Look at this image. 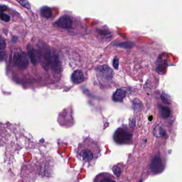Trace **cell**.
I'll return each mask as SVG.
<instances>
[{
    "mask_svg": "<svg viewBox=\"0 0 182 182\" xmlns=\"http://www.w3.org/2000/svg\"><path fill=\"white\" fill-rule=\"evenodd\" d=\"M37 47V52L38 61L44 68L48 70L51 64L52 54L47 45L44 43H39Z\"/></svg>",
    "mask_w": 182,
    "mask_h": 182,
    "instance_id": "cell-2",
    "label": "cell"
},
{
    "mask_svg": "<svg viewBox=\"0 0 182 182\" xmlns=\"http://www.w3.org/2000/svg\"><path fill=\"white\" fill-rule=\"evenodd\" d=\"M113 65H114V68L115 69L118 68V66H119V60L118 58H115L114 60L113 61Z\"/></svg>",
    "mask_w": 182,
    "mask_h": 182,
    "instance_id": "cell-20",
    "label": "cell"
},
{
    "mask_svg": "<svg viewBox=\"0 0 182 182\" xmlns=\"http://www.w3.org/2000/svg\"><path fill=\"white\" fill-rule=\"evenodd\" d=\"M16 1H18L22 7L26 8L27 9H30V4L26 0H16Z\"/></svg>",
    "mask_w": 182,
    "mask_h": 182,
    "instance_id": "cell-16",
    "label": "cell"
},
{
    "mask_svg": "<svg viewBox=\"0 0 182 182\" xmlns=\"http://www.w3.org/2000/svg\"><path fill=\"white\" fill-rule=\"evenodd\" d=\"M125 96V93L123 90L118 89L114 93L112 96L113 100L116 102H120Z\"/></svg>",
    "mask_w": 182,
    "mask_h": 182,
    "instance_id": "cell-11",
    "label": "cell"
},
{
    "mask_svg": "<svg viewBox=\"0 0 182 182\" xmlns=\"http://www.w3.org/2000/svg\"><path fill=\"white\" fill-rule=\"evenodd\" d=\"M150 168L152 172L155 173H159L162 171L164 166L161 159L156 156L152 159L150 164Z\"/></svg>",
    "mask_w": 182,
    "mask_h": 182,
    "instance_id": "cell-5",
    "label": "cell"
},
{
    "mask_svg": "<svg viewBox=\"0 0 182 182\" xmlns=\"http://www.w3.org/2000/svg\"><path fill=\"white\" fill-rule=\"evenodd\" d=\"M0 18L1 20H2L3 21H5V22H8L10 20V17L8 16V15L4 13H1Z\"/></svg>",
    "mask_w": 182,
    "mask_h": 182,
    "instance_id": "cell-17",
    "label": "cell"
},
{
    "mask_svg": "<svg viewBox=\"0 0 182 182\" xmlns=\"http://www.w3.org/2000/svg\"><path fill=\"white\" fill-rule=\"evenodd\" d=\"M51 67L53 69V71L57 73H60L61 69V64L60 61L59 59L58 56L55 54L52 56V60H51Z\"/></svg>",
    "mask_w": 182,
    "mask_h": 182,
    "instance_id": "cell-8",
    "label": "cell"
},
{
    "mask_svg": "<svg viewBox=\"0 0 182 182\" xmlns=\"http://www.w3.org/2000/svg\"><path fill=\"white\" fill-rule=\"evenodd\" d=\"M27 51H28V55L31 62L34 65L36 66L37 65V61H38L37 51L33 48H31L30 45H28L27 46Z\"/></svg>",
    "mask_w": 182,
    "mask_h": 182,
    "instance_id": "cell-9",
    "label": "cell"
},
{
    "mask_svg": "<svg viewBox=\"0 0 182 182\" xmlns=\"http://www.w3.org/2000/svg\"><path fill=\"white\" fill-rule=\"evenodd\" d=\"M15 65L21 70L26 69L29 65V59L26 53L20 49H15L13 56Z\"/></svg>",
    "mask_w": 182,
    "mask_h": 182,
    "instance_id": "cell-3",
    "label": "cell"
},
{
    "mask_svg": "<svg viewBox=\"0 0 182 182\" xmlns=\"http://www.w3.org/2000/svg\"><path fill=\"white\" fill-rule=\"evenodd\" d=\"M132 138V135L124 129L117 130L114 136L115 141L119 144L128 142Z\"/></svg>",
    "mask_w": 182,
    "mask_h": 182,
    "instance_id": "cell-4",
    "label": "cell"
},
{
    "mask_svg": "<svg viewBox=\"0 0 182 182\" xmlns=\"http://www.w3.org/2000/svg\"><path fill=\"white\" fill-rule=\"evenodd\" d=\"M159 109H160V111L161 113V116L162 117L166 119L169 117L170 114V111L168 108L161 106V108H159Z\"/></svg>",
    "mask_w": 182,
    "mask_h": 182,
    "instance_id": "cell-14",
    "label": "cell"
},
{
    "mask_svg": "<svg viewBox=\"0 0 182 182\" xmlns=\"http://www.w3.org/2000/svg\"><path fill=\"white\" fill-rule=\"evenodd\" d=\"M7 46L5 40L0 35V50H5Z\"/></svg>",
    "mask_w": 182,
    "mask_h": 182,
    "instance_id": "cell-15",
    "label": "cell"
},
{
    "mask_svg": "<svg viewBox=\"0 0 182 182\" xmlns=\"http://www.w3.org/2000/svg\"><path fill=\"white\" fill-rule=\"evenodd\" d=\"M100 146L95 140L87 137L79 143L77 150V156L80 160L92 165L100 156Z\"/></svg>",
    "mask_w": 182,
    "mask_h": 182,
    "instance_id": "cell-1",
    "label": "cell"
},
{
    "mask_svg": "<svg viewBox=\"0 0 182 182\" xmlns=\"http://www.w3.org/2000/svg\"><path fill=\"white\" fill-rule=\"evenodd\" d=\"M132 45H133V44H132L131 42H125L120 44L119 46H120V47L121 46V47H124V48H129L130 47H132Z\"/></svg>",
    "mask_w": 182,
    "mask_h": 182,
    "instance_id": "cell-18",
    "label": "cell"
},
{
    "mask_svg": "<svg viewBox=\"0 0 182 182\" xmlns=\"http://www.w3.org/2000/svg\"><path fill=\"white\" fill-rule=\"evenodd\" d=\"M71 80L75 84H80L84 80V76L82 71L76 70L72 74Z\"/></svg>",
    "mask_w": 182,
    "mask_h": 182,
    "instance_id": "cell-10",
    "label": "cell"
},
{
    "mask_svg": "<svg viewBox=\"0 0 182 182\" xmlns=\"http://www.w3.org/2000/svg\"><path fill=\"white\" fill-rule=\"evenodd\" d=\"M94 182H116L114 176L109 173H101L94 178Z\"/></svg>",
    "mask_w": 182,
    "mask_h": 182,
    "instance_id": "cell-7",
    "label": "cell"
},
{
    "mask_svg": "<svg viewBox=\"0 0 182 182\" xmlns=\"http://www.w3.org/2000/svg\"><path fill=\"white\" fill-rule=\"evenodd\" d=\"M6 9H7V7H5V6H3V5L0 6V12H1V13H2V12H3V11H5Z\"/></svg>",
    "mask_w": 182,
    "mask_h": 182,
    "instance_id": "cell-21",
    "label": "cell"
},
{
    "mask_svg": "<svg viewBox=\"0 0 182 182\" xmlns=\"http://www.w3.org/2000/svg\"><path fill=\"white\" fill-rule=\"evenodd\" d=\"M41 15L45 18H49L52 15V12L50 8L44 7L41 9Z\"/></svg>",
    "mask_w": 182,
    "mask_h": 182,
    "instance_id": "cell-12",
    "label": "cell"
},
{
    "mask_svg": "<svg viewBox=\"0 0 182 182\" xmlns=\"http://www.w3.org/2000/svg\"><path fill=\"white\" fill-rule=\"evenodd\" d=\"M7 53L4 51H0V61L4 60L6 58Z\"/></svg>",
    "mask_w": 182,
    "mask_h": 182,
    "instance_id": "cell-19",
    "label": "cell"
},
{
    "mask_svg": "<svg viewBox=\"0 0 182 182\" xmlns=\"http://www.w3.org/2000/svg\"><path fill=\"white\" fill-rule=\"evenodd\" d=\"M123 167H124V165L121 163L117 164V165L114 166L113 168H112V170H113L114 174H115L117 177H119L120 176V175L123 172Z\"/></svg>",
    "mask_w": 182,
    "mask_h": 182,
    "instance_id": "cell-13",
    "label": "cell"
},
{
    "mask_svg": "<svg viewBox=\"0 0 182 182\" xmlns=\"http://www.w3.org/2000/svg\"><path fill=\"white\" fill-rule=\"evenodd\" d=\"M56 24L61 28L69 29L73 25V20L68 15H63L56 21Z\"/></svg>",
    "mask_w": 182,
    "mask_h": 182,
    "instance_id": "cell-6",
    "label": "cell"
}]
</instances>
